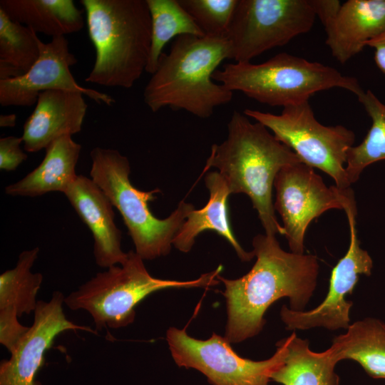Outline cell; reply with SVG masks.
Listing matches in <instances>:
<instances>
[{"label":"cell","mask_w":385,"mask_h":385,"mask_svg":"<svg viewBox=\"0 0 385 385\" xmlns=\"http://www.w3.org/2000/svg\"><path fill=\"white\" fill-rule=\"evenodd\" d=\"M243 113L271 130L302 163L327 174L337 188H350L345 165L355 140L351 130L322 125L309 101L284 107L278 115L249 108Z\"/></svg>","instance_id":"cell-8"},{"label":"cell","mask_w":385,"mask_h":385,"mask_svg":"<svg viewBox=\"0 0 385 385\" xmlns=\"http://www.w3.org/2000/svg\"><path fill=\"white\" fill-rule=\"evenodd\" d=\"M166 340L179 366L194 369L212 385H269L273 371L283 361L287 349L284 338L276 344L268 359L253 361L239 356L224 337L213 333L205 340L197 339L183 329L170 327Z\"/></svg>","instance_id":"cell-10"},{"label":"cell","mask_w":385,"mask_h":385,"mask_svg":"<svg viewBox=\"0 0 385 385\" xmlns=\"http://www.w3.org/2000/svg\"><path fill=\"white\" fill-rule=\"evenodd\" d=\"M286 340L284 358L272 373L271 380L282 385H339L335 372L338 361L330 348L313 351L309 341L294 332Z\"/></svg>","instance_id":"cell-20"},{"label":"cell","mask_w":385,"mask_h":385,"mask_svg":"<svg viewBox=\"0 0 385 385\" xmlns=\"http://www.w3.org/2000/svg\"><path fill=\"white\" fill-rule=\"evenodd\" d=\"M205 183L210 193L207 202L204 207L188 214L173 245L180 252H188L200 233L212 230L232 245L242 261H250L255 257L253 251L247 252L242 247L230 223L227 200L231 192L225 179L218 171H212L205 175Z\"/></svg>","instance_id":"cell-18"},{"label":"cell","mask_w":385,"mask_h":385,"mask_svg":"<svg viewBox=\"0 0 385 385\" xmlns=\"http://www.w3.org/2000/svg\"><path fill=\"white\" fill-rule=\"evenodd\" d=\"M39 39L0 9V80L21 76L32 67L39 56Z\"/></svg>","instance_id":"cell-25"},{"label":"cell","mask_w":385,"mask_h":385,"mask_svg":"<svg viewBox=\"0 0 385 385\" xmlns=\"http://www.w3.org/2000/svg\"><path fill=\"white\" fill-rule=\"evenodd\" d=\"M349 225L350 241L346 254L338 261L331 272L328 292L317 307L297 312L283 305L280 317L288 330H306L324 327L334 331L346 329L350 322L349 312L353 302L346 299L359 281V276H370L373 260L368 252L361 247L356 230V204L344 210Z\"/></svg>","instance_id":"cell-12"},{"label":"cell","mask_w":385,"mask_h":385,"mask_svg":"<svg viewBox=\"0 0 385 385\" xmlns=\"http://www.w3.org/2000/svg\"><path fill=\"white\" fill-rule=\"evenodd\" d=\"M16 115L14 113L0 115L1 127H14L16 125Z\"/></svg>","instance_id":"cell-32"},{"label":"cell","mask_w":385,"mask_h":385,"mask_svg":"<svg viewBox=\"0 0 385 385\" xmlns=\"http://www.w3.org/2000/svg\"><path fill=\"white\" fill-rule=\"evenodd\" d=\"M226 58H231L227 38L182 35L168 53H163L145 86L143 100L152 112L169 107L200 118L230 103L233 92L216 83L212 75Z\"/></svg>","instance_id":"cell-3"},{"label":"cell","mask_w":385,"mask_h":385,"mask_svg":"<svg viewBox=\"0 0 385 385\" xmlns=\"http://www.w3.org/2000/svg\"><path fill=\"white\" fill-rule=\"evenodd\" d=\"M83 96L63 90L41 92L24 125V149L36 153L61 136L80 132L88 108Z\"/></svg>","instance_id":"cell-16"},{"label":"cell","mask_w":385,"mask_h":385,"mask_svg":"<svg viewBox=\"0 0 385 385\" xmlns=\"http://www.w3.org/2000/svg\"><path fill=\"white\" fill-rule=\"evenodd\" d=\"M22 137L7 136L0 139V169L6 171L15 170L27 154L21 149Z\"/></svg>","instance_id":"cell-29"},{"label":"cell","mask_w":385,"mask_h":385,"mask_svg":"<svg viewBox=\"0 0 385 385\" xmlns=\"http://www.w3.org/2000/svg\"><path fill=\"white\" fill-rule=\"evenodd\" d=\"M222 270L220 265L192 280L158 279L149 274L143 260L130 250L123 264L98 272L65 297L64 303L71 310L88 312L96 331L122 328L134 322L136 305L149 294L168 288H208L219 283Z\"/></svg>","instance_id":"cell-7"},{"label":"cell","mask_w":385,"mask_h":385,"mask_svg":"<svg viewBox=\"0 0 385 385\" xmlns=\"http://www.w3.org/2000/svg\"><path fill=\"white\" fill-rule=\"evenodd\" d=\"M227 129L226 140L212 145L203 173L211 168L217 169L231 194L250 197L265 234L284 235L272 201L274 182L283 167L301 160L264 125L252 123L237 111L232 113Z\"/></svg>","instance_id":"cell-2"},{"label":"cell","mask_w":385,"mask_h":385,"mask_svg":"<svg viewBox=\"0 0 385 385\" xmlns=\"http://www.w3.org/2000/svg\"><path fill=\"white\" fill-rule=\"evenodd\" d=\"M205 36L227 38L238 0H179Z\"/></svg>","instance_id":"cell-27"},{"label":"cell","mask_w":385,"mask_h":385,"mask_svg":"<svg viewBox=\"0 0 385 385\" xmlns=\"http://www.w3.org/2000/svg\"><path fill=\"white\" fill-rule=\"evenodd\" d=\"M90 157L91 178L119 211L135 252L143 260L168 255L175 236L194 206L183 200L168 217L159 219L150 211L148 202L156 197L155 194L160 190L142 191L133 186L126 156L117 150L96 147Z\"/></svg>","instance_id":"cell-6"},{"label":"cell","mask_w":385,"mask_h":385,"mask_svg":"<svg viewBox=\"0 0 385 385\" xmlns=\"http://www.w3.org/2000/svg\"><path fill=\"white\" fill-rule=\"evenodd\" d=\"M357 98L371 119V125L362 142L347 153L345 170L350 185L359 180L366 167L385 161V104L370 90Z\"/></svg>","instance_id":"cell-26"},{"label":"cell","mask_w":385,"mask_h":385,"mask_svg":"<svg viewBox=\"0 0 385 385\" xmlns=\"http://www.w3.org/2000/svg\"><path fill=\"white\" fill-rule=\"evenodd\" d=\"M46 150L42 162L24 178L5 188L11 196L34 197L51 192L64 193L75 180L81 145L71 135L61 136Z\"/></svg>","instance_id":"cell-19"},{"label":"cell","mask_w":385,"mask_h":385,"mask_svg":"<svg viewBox=\"0 0 385 385\" xmlns=\"http://www.w3.org/2000/svg\"><path fill=\"white\" fill-rule=\"evenodd\" d=\"M274 210L282 221L290 252L304 254V240L311 222L329 210H343L356 202L351 188L327 186L314 169L302 162L283 167L277 173Z\"/></svg>","instance_id":"cell-11"},{"label":"cell","mask_w":385,"mask_h":385,"mask_svg":"<svg viewBox=\"0 0 385 385\" xmlns=\"http://www.w3.org/2000/svg\"><path fill=\"white\" fill-rule=\"evenodd\" d=\"M231 91H240L261 103L287 107L305 101L314 93L340 88L358 96L364 90L358 81L338 70L287 53L261 63L235 62L212 75Z\"/></svg>","instance_id":"cell-5"},{"label":"cell","mask_w":385,"mask_h":385,"mask_svg":"<svg viewBox=\"0 0 385 385\" xmlns=\"http://www.w3.org/2000/svg\"><path fill=\"white\" fill-rule=\"evenodd\" d=\"M92 233L93 256L102 268L121 265L128 252L121 249V231L115 223L113 205L91 178L78 175L63 193Z\"/></svg>","instance_id":"cell-15"},{"label":"cell","mask_w":385,"mask_h":385,"mask_svg":"<svg viewBox=\"0 0 385 385\" xmlns=\"http://www.w3.org/2000/svg\"><path fill=\"white\" fill-rule=\"evenodd\" d=\"M64 299L62 292L55 291L49 301H38L32 326L10 359L1 361L0 385H42L36 376L44 364L46 351L58 334L68 330L98 334L96 329L76 324L66 317Z\"/></svg>","instance_id":"cell-14"},{"label":"cell","mask_w":385,"mask_h":385,"mask_svg":"<svg viewBox=\"0 0 385 385\" xmlns=\"http://www.w3.org/2000/svg\"><path fill=\"white\" fill-rule=\"evenodd\" d=\"M16 314L0 310V343L11 354L29 327L23 326L18 321Z\"/></svg>","instance_id":"cell-28"},{"label":"cell","mask_w":385,"mask_h":385,"mask_svg":"<svg viewBox=\"0 0 385 385\" xmlns=\"http://www.w3.org/2000/svg\"><path fill=\"white\" fill-rule=\"evenodd\" d=\"M323 26L332 55L345 63L385 31V0H348Z\"/></svg>","instance_id":"cell-17"},{"label":"cell","mask_w":385,"mask_h":385,"mask_svg":"<svg viewBox=\"0 0 385 385\" xmlns=\"http://www.w3.org/2000/svg\"><path fill=\"white\" fill-rule=\"evenodd\" d=\"M317 16L324 25L337 13L341 3L337 0H313Z\"/></svg>","instance_id":"cell-30"},{"label":"cell","mask_w":385,"mask_h":385,"mask_svg":"<svg viewBox=\"0 0 385 385\" xmlns=\"http://www.w3.org/2000/svg\"><path fill=\"white\" fill-rule=\"evenodd\" d=\"M0 9L13 21L53 37L81 31L82 11L72 0H1Z\"/></svg>","instance_id":"cell-21"},{"label":"cell","mask_w":385,"mask_h":385,"mask_svg":"<svg viewBox=\"0 0 385 385\" xmlns=\"http://www.w3.org/2000/svg\"><path fill=\"white\" fill-rule=\"evenodd\" d=\"M151 19V45L147 73L153 74L165 45L182 35L204 36L179 0H146Z\"/></svg>","instance_id":"cell-23"},{"label":"cell","mask_w":385,"mask_h":385,"mask_svg":"<svg viewBox=\"0 0 385 385\" xmlns=\"http://www.w3.org/2000/svg\"><path fill=\"white\" fill-rule=\"evenodd\" d=\"M96 59L85 81L130 88L145 71L151 45L146 0H81Z\"/></svg>","instance_id":"cell-4"},{"label":"cell","mask_w":385,"mask_h":385,"mask_svg":"<svg viewBox=\"0 0 385 385\" xmlns=\"http://www.w3.org/2000/svg\"><path fill=\"white\" fill-rule=\"evenodd\" d=\"M366 46L374 49V61L377 67L385 73V31L369 41Z\"/></svg>","instance_id":"cell-31"},{"label":"cell","mask_w":385,"mask_h":385,"mask_svg":"<svg viewBox=\"0 0 385 385\" xmlns=\"http://www.w3.org/2000/svg\"><path fill=\"white\" fill-rule=\"evenodd\" d=\"M252 246L256 261L246 274L235 279L218 276L225 285V338L230 344L257 336L266 323V311L282 297L289 299L290 309L304 311L317 287L315 255L287 252L275 236L266 234L256 235Z\"/></svg>","instance_id":"cell-1"},{"label":"cell","mask_w":385,"mask_h":385,"mask_svg":"<svg viewBox=\"0 0 385 385\" xmlns=\"http://www.w3.org/2000/svg\"><path fill=\"white\" fill-rule=\"evenodd\" d=\"M316 17L313 0H238L227 36L231 58L251 62L309 32Z\"/></svg>","instance_id":"cell-9"},{"label":"cell","mask_w":385,"mask_h":385,"mask_svg":"<svg viewBox=\"0 0 385 385\" xmlns=\"http://www.w3.org/2000/svg\"><path fill=\"white\" fill-rule=\"evenodd\" d=\"M39 56L23 76L0 80L1 106L30 107L37 102L41 92L63 90L82 93L98 103L111 106L115 99L107 93L80 86L70 70L77 63L70 52L66 36L53 37L50 42L40 39Z\"/></svg>","instance_id":"cell-13"},{"label":"cell","mask_w":385,"mask_h":385,"mask_svg":"<svg viewBox=\"0 0 385 385\" xmlns=\"http://www.w3.org/2000/svg\"><path fill=\"white\" fill-rule=\"evenodd\" d=\"M338 362H358L371 377L385 379V324L365 318L350 324L344 334L334 338L329 347Z\"/></svg>","instance_id":"cell-22"},{"label":"cell","mask_w":385,"mask_h":385,"mask_svg":"<svg viewBox=\"0 0 385 385\" xmlns=\"http://www.w3.org/2000/svg\"><path fill=\"white\" fill-rule=\"evenodd\" d=\"M38 253V247L24 250L15 267L0 275V310L14 312L18 317L34 312L43 275L31 270Z\"/></svg>","instance_id":"cell-24"}]
</instances>
